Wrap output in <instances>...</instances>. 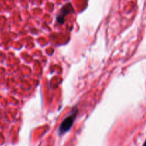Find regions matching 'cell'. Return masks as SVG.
<instances>
[{"label":"cell","mask_w":146,"mask_h":146,"mask_svg":"<svg viewBox=\"0 0 146 146\" xmlns=\"http://www.w3.org/2000/svg\"><path fill=\"white\" fill-rule=\"evenodd\" d=\"M77 112H78V109L76 108L74 111L72 112V113L70 115H68L67 118H66L64 120V121L62 122V123L60 125L59 128H58V133H59V135H63L65 133L68 132L70 129L72 127L73 123H74V121H75L77 115Z\"/></svg>","instance_id":"6da1fadb"},{"label":"cell","mask_w":146,"mask_h":146,"mask_svg":"<svg viewBox=\"0 0 146 146\" xmlns=\"http://www.w3.org/2000/svg\"><path fill=\"white\" fill-rule=\"evenodd\" d=\"M73 11L72 6L71 5V4H66L61 10V14L58 16L57 17V21L60 24H63L64 21V17H65L66 14H69L70 12Z\"/></svg>","instance_id":"7a4b0ae2"},{"label":"cell","mask_w":146,"mask_h":146,"mask_svg":"<svg viewBox=\"0 0 146 146\" xmlns=\"http://www.w3.org/2000/svg\"><path fill=\"white\" fill-rule=\"evenodd\" d=\"M143 146H146V141H145V143H144Z\"/></svg>","instance_id":"3957f363"}]
</instances>
